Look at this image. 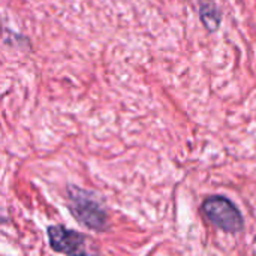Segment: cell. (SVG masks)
Wrapping results in <instances>:
<instances>
[{
  "instance_id": "cell-2",
  "label": "cell",
  "mask_w": 256,
  "mask_h": 256,
  "mask_svg": "<svg viewBox=\"0 0 256 256\" xmlns=\"http://www.w3.org/2000/svg\"><path fill=\"white\" fill-rule=\"evenodd\" d=\"M202 212L213 225L225 232H238L244 226L240 210L225 196L207 198L202 204Z\"/></svg>"
},
{
  "instance_id": "cell-3",
  "label": "cell",
  "mask_w": 256,
  "mask_h": 256,
  "mask_svg": "<svg viewBox=\"0 0 256 256\" xmlns=\"http://www.w3.org/2000/svg\"><path fill=\"white\" fill-rule=\"evenodd\" d=\"M50 246L54 252L63 255H84L86 237L78 231L69 230L62 225H52L46 230Z\"/></svg>"
},
{
  "instance_id": "cell-4",
  "label": "cell",
  "mask_w": 256,
  "mask_h": 256,
  "mask_svg": "<svg viewBox=\"0 0 256 256\" xmlns=\"http://www.w3.org/2000/svg\"><path fill=\"white\" fill-rule=\"evenodd\" d=\"M3 222H6V218L2 214V212H0V224H3Z\"/></svg>"
},
{
  "instance_id": "cell-1",
  "label": "cell",
  "mask_w": 256,
  "mask_h": 256,
  "mask_svg": "<svg viewBox=\"0 0 256 256\" xmlns=\"http://www.w3.org/2000/svg\"><path fill=\"white\" fill-rule=\"evenodd\" d=\"M68 198L69 210L81 225L100 232L108 228V214L93 194L72 184L68 188Z\"/></svg>"
}]
</instances>
